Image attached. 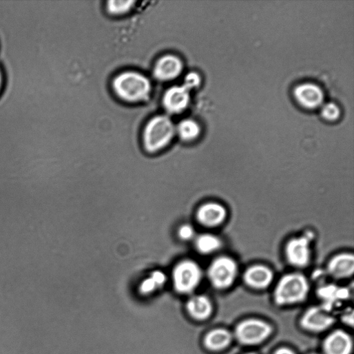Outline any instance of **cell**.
<instances>
[{"label": "cell", "instance_id": "obj_15", "mask_svg": "<svg viewBox=\"0 0 354 354\" xmlns=\"http://www.w3.org/2000/svg\"><path fill=\"white\" fill-rule=\"evenodd\" d=\"M326 271L333 278L340 280L351 277L354 272V257L351 253H340L328 262Z\"/></svg>", "mask_w": 354, "mask_h": 354}, {"label": "cell", "instance_id": "obj_17", "mask_svg": "<svg viewBox=\"0 0 354 354\" xmlns=\"http://www.w3.org/2000/svg\"><path fill=\"white\" fill-rule=\"evenodd\" d=\"M187 309L195 320L205 321L211 317L214 313V304L207 295H197L189 300Z\"/></svg>", "mask_w": 354, "mask_h": 354}, {"label": "cell", "instance_id": "obj_11", "mask_svg": "<svg viewBox=\"0 0 354 354\" xmlns=\"http://www.w3.org/2000/svg\"><path fill=\"white\" fill-rule=\"evenodd\" d=\"M228 212L221 204L208 202L202 205L197 211L198 222L207 228H216L221 226L227 220Z\"/></svg>", "mask_w": 354, "mask_h": 354}, {"label": "cell", "instance_id": "obj_2", "mask_svg": "<svg viewBox=\"0 0 354 354\" xmlns=\"http://www.w3.org/2000/svg\"><path fill=\"white\" fill-rule=\"evenodd\" d=\"M115 94L121 99L129 103H138L148 98L152 87L144 75L136 72H125L113 81Z\"/></svg>", "mask_w": 354, "mask_h": 354}, {"label": "cell", "instance_id": "obj_24", "mask_svg": "<svg viewBox=\"0 0 354 354\" xmlns=\"http://www.w3.org/2000/svg\"><path fill=\"white\" fill-rule=\"evenodd\" d=\"M353 310H348L344 312L341 316V321L344 324L353 327Z\"/></svg>", "mask_w": 354, "mask_h": 354}, {"label": "cell", "instance_id": "obj_9", "mask_svg": "<svg viewBox=\"0 0 354 354\" xmlns=\"http://www.w3.org/2000/svg\"><path fill=\"white\" fill-rule=\"evenodd\" d=\"M311 233L290 240L285 247V256L288 262L297 268L307 267L311 261Z\"/></svg>", "mask_w": 354, "mask_h": 354}, {"label": "cell", "instance_id": "obj_7", "mask_svg": "<svg viewBox=\"0 0 354 354\" xmlns=\"http://www.w3.org/2000/svg\"><path fill=\"white\" fill-rule=\"evenodd\" d=\"M239 273L237 262L231 257L223 256L210 264L207 274L211 285L218 290L229 289L235 283Z\"/></svg>", "mask_w": 354, "mask_h": 354}, {"label": "cell", "instance_id": "obj_4", "mask_svg": "<svg viewBox=\"0 0 354 354\" xmlns=\"http://www.w3.org/2000/svg\"><path fill=\"white\" fill-rule=\"evenodd\" d=\"M201 77L196 72L187 75L184 84L169 88L163 98V104L166 111L170 114H180L188 107L191 99V91L198 87Z\"/></svg>", "mask_w": 354, "mask_h": 354}, {"label": "cell", "instance_id": "obj_8", "mask_svg": "<svg viewBox=\"0 0 354 354\" xmlns=\"http://www.w3.org/2000/svg\"><path fill=\"white\" fill-rule=\"evenodd\" d=\"M336 322L332 313L322 306L307 309L300 318V326L304 331L311 333H320L329 330Z\"/></svg>", "mask_w": 354, "mask_h": 354}, {"label": "cell", "instance_id": "obj_28", "mask_svg": "<svg viewBox=\"0 0 354 354\" xmlns=\"http://www.w3.org/2000/svg\"><path fill=\"white\" fill-rule=\"evenodd\" d=\"M309 354H322V353H310Z\"/></svg>", "mask_w": 354, "mask_h": 354}, {"label": "cell", "instance_id": "obj_10", "mask_svg": "<svg viewBox=\"0 0 354 354\" xmlns=\"http://www.w3.org/2000/svg\"><path fill=\"white\" fill-rule=\"evenodd\" d=\"M353 344V339L347 331L335 329L324 339L322 354H352Z\"/></svg>", "mask_w": 354, "mask_h": 354}, {"label": "cell", "instance_id": "obj_20", "mask_svg": "<svg viewBox=\"0 0 354 354\" xmlns=\"http://www.w3.org/2000/svg\"><path fill=\"white\" fill-rule=\"evenodd\" d=\"M200 125L194 120L185 119L176 127V133L185 141H191L197 138L200 134Z\"/></svg>", "mask_w": 354, "mask_h": 354}, {"label": "cell", "instance_id": "obj_6", "mask_svg": "<svg viewBox=\"0 0 354 354\" xmlns=\"http://www.w3.org/2000/svg\"><path fill=\"white\" fill-rule=\"evenodd\" d=\"M203 273L194 260H184L177 263L172 270L171 279L177 293L190 294L200 284Z\"/></svg>", "mask_w": 354, "mask_h": 354}, {"label": "cell", "instance_id": "obj_19", "mask_svg": "<svg viewBox=\"0 0 354 354\" xmlns=\"http://www.w3.org/2000/svg\"><path fill=\"white\" fill-rule=\"evenodd\" d=\"M167 281V276L162 271H154L150 275L142 280L138 286L140 294L147 295L153 293L162 288Z\"/></svg>", "mask_w": 354, "mask_h": 354}, {"label": "cell", "instance_id": "obj_14", "mask_svg": "<svg viewBox=\"0 0 354 354\" xmlns=\"http://www.w3.org/2000/svg\"><path fill=\"white\" fill-rule=\"evenodd\" d=\"M183 71V63L174 55H165L155 64L154 75L159 81H168L178 77Z\"/></svg>", "mask_w": 354, "mask_h": 354}, {"label": "cell", "instance_id": "obj_5", "mask_svg": "<svg viewBox=\"0 0 354 354\" xmlns=\"http://www.w3.org/2000/svg\"><path fill=\"white\" fill-rule=\"evenodd\" d=\"M273 328L268 322L249 318L240 322L233 332L234 340L243 346H257L264 342L273 333Z\"/></svg>", "mask_w": 354, "mask_h": 354}, {"label": "cell", "instance_id": "obj_13", "mask_svg": "<svg viewBox=\"0 0 354 354\" xmlns=\"http://www.w3.org/2000/svg\"><path fill=\"white\" fill-rule=\"evenodd\" d=\"M243 279L247 286L256 290H264L272 284L274 279L273 271L262 264L253 265L244 272Z\"/></svg>", "mask_w": 354, "mask_h": 354}, {"label": "cell", "instance_id": "obj_22", "mask_svg": "<svg viewBox=\"0 0 354 354\" xmlns=\"http://www.w3.org/2000/svg\"><path fill=\"white\" fill-rule=\"evenodd\" d=\"M321 114L326 120L333 121L339 118L340 110L336 104L328 103L322 107Z\"/></svg>", "mask_w": 354, "mask_h": 354}, {"label": "cell", "instance_id": "obj_25", "mask_svg": "<svg viewBox=\"0 0 354 354\" xmlns=\"http://www.w3.org/2000/svg\"><path fill=\"white\" fill-rule=\"evenodd\" d=\"M6 78L5 72L1 65H0V95L3 92L6 86Z\"/></svg>", "mask_w": 354, "mask_h": 354}, {"label": "cell", "instance_id": "obj_26", "mask_svg": "<svg viewBox=\"0 0 354 354\" xmlns=\"http://www.w3.org/2000/svg\"><path fill=\"white\" fill-rule=\"evenodd\" d=\"M273 354H296L291 348L283 346L277 348Z\"/></svg>", "mask_w": 354, "mask_h": 354}, {"label": "cell", "instance_id": "obj_1", "mask_svg": "<svg viewBox=\"0 0 354 354\" xmlns=\"http://www.w3.org/2000/svg\"><path fill=\"white\" fill-rule=\"evenodd\" d=\"M309 292L310 284L306 276L300 273H291L278 281L273 298L278 306H293L304 302Z\"/></svg>", "mask_w": 354, "mask_h": 354}, {"label": "cell", "instance_id": "obj_16", "mask_svg": "<svg viewBox=\"0 0 354 354\" xmlns=\"http://www.w3.org/2000/svg\"><path fill=\"white\" fill-rule=\"evenodd\" d=\"M234 340L233 332L225 328H216L205 336L203 344L211 351L218 352L227 348Z\"/></svg>", "mask_w": 354, "mask_h": 354}, {"label": "cell", "instance_id": "obj_12", "mask_svg": "<svg viewBox=\"0 0 354 354\" xmlns=\"http://www.w3.org/2000/svg\"><path fill=\"white\" fill-rule=\"evenodd\" d=\"M293 93L298 103L306 109L318 107L324 98L322 90L312 83H304L297 85Z\"/></svg>", "mask_w": 354, "mask_h": 354}, {"label": "cell", "instance_id": "obj_3", "mask_svg": "<svg viewBox=\"0 0 354 354\" xmlns=\"http://www.w3.org/2000/svg\"><path fill=\"white\" fill-rule=\"evenodd\" d=\"M175 134L176 127L167 116H156L145 127L143 136L145 149L149 153L158 152L171 141Z\"/></svg>", "mask_w": 354, "mask_h": 354}, {"label": "cell", "instance_id": "obj_23", "mask_svg": "<svg viewBox=\"0 0 354 354\" xmlns=\"http://www.w3.org/2000/svg\"><path fill=\"white\" fill-rule=\"evenodd\" d=\"M196 231L190 225H184L178 230V236L184 241H189L194 239Z\"/></svg>", "mask_w": 354, "mask_h": 354}, {"label": "cell", "instance_id": "obj_18", "mask_svg": "<svg viewBox=\"0 0 354 354\" xmlns=\"http://www.w3.org/2000/svg\"><path fill=\"white\" fill-rule=\"evenodd\" d=\"M197 251L203 255H210L218 251L222 247L221 239L211 233H204L196 238Z\"/></svg>", "mask_w": 354, "mask_h": 354}, {"label": "cell", "instance_id": "obj_27", "mask_svg": "<svg viewBox=\"0 0 354 354\" xmlns=\"http://www.w3.org/2000/svg\"><path fill=\"white\" fill-rule=\"evenodd\" d=\"M245 354H257V353H254V352H249V353H245Z\"/></svg>", "mask_w": 354, "mask_h": 354}, {"label": "cell", "instance_id": "obj_21", "mask_svg": "<svg viewBox=\"0 0 354 354\" xmlns=\"http://www.w3.org/2000/svg\"><path fill=\"white\" fill-rule=\"evenodd\" d=\"M134 4L133 1H109L107 10L112 15L120 16L129 12Z\"/></svg>", "mask_w": 354, "mask_h": 354}]
</instances>
